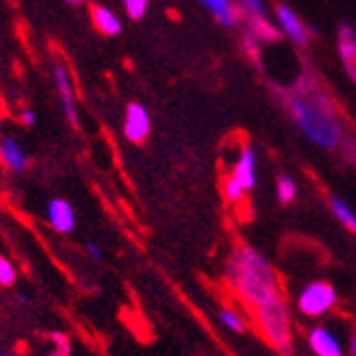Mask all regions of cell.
Here are the masks:
<instances>
[{
	"label": "cell",
	"mask_w": 356,
	"mask_h": 356,
	"mask_svg": "<svg viewBox=\"0 0 356 356\" xmlns=\"http://www.w3.org/2000/svg\"><path fill=\"white\" fill-rule=\"evenodd\" d=\"M276 195L280 204H291L298 195V185L289 174H278L276 178Z\"/></svg>",
	"instance_id": "obj_17"
},
{
	"label": "cell",
	"mask_w": 356,
	"mask_h": 356,
	"mask_svg": "<svg viewBox=\"0 0 356 356\" xmlns=\"http://www.w3.org/2000/svg\"><path fill=\"white\" fill-rule=\"evenodd\" d=\"M235 181L245 189V191H252L257 187V181H259V174H257V150L252 144H243L239 154H237V161H235V168H233V174Z\"/></svg>",
	"instance_id": "obj_10"
},
{
	"label": "cell",
	"mask_w": 356,
	"mask_h": 356,
	"mask_svg": "<svg viewBox=\"0 0 356 356\" xmlns=\"http://www.w3.org/2000/svg\"><path fill=\"white\" fill-rule=\"evenodd\" d=\"M309 346L315 352V356H343V348L337 341V337L322 326L309 332Z\"/></svg>",
	"instance_id": "obj_14"
},
{
	"label": "cell",
	"mask_w": 356,
	"mask_h": 356,
	"mask_svg": "<svg viewBox=\"0 0 356 356\" xmlns=\"http://www.w3.org/2000/svg\"><path fill=\"white\" fill-rule=\"evenodd\" d=\"M152 122L150 113L141 102H131L127 106V113H124V137H127L131 144H144L150 135Z\"/></svg>",
	"instance_id": "obj_7"
},
{
	"label": "cell",
	"mask_w": 356,
	"mask_h": 356,
	"mask_svg": "<svg viewBox=\"0 0 356 356\" xmlns=\"http://www.w3.org/2000/svg\"><path fill=\"white\" fill-rule=\"evenodd\" d=\"M245 189L235 181L233 176H228L226 181H224V195H226V200L230 202V204H235V207H239L241 202H243V198H245Z\"/></svg>",
	"instance_id": "obj_19"
},
{
	"label": "cell",
	"mask_w": 356,
	"mask_h": 356,
	"mask_svg": "<svg viewBox=\"0 0 356 356\" xmlns=\"http://www.w3.org/2000/svg\"><path fill=\"white\" fill-rule=\"evenodd\" d=\"M92 20L96 24V29L102 35H106V38H118V35L122 33V29H124L118 13L111 11L109 7H102V5L92 9Z\"/></svg>",
	"instance_id": "obj_15"
},
{
	"label": "cell",
	"mask_w": 356,
	"mask_h": 356,
	"mask_svg": "<svg viewBox=\"0 0 356 356\" xmlns=\"http://www.w3.org/2000/svg\"><path fill=\"white\" fill-rule=\"evenodd\" d=\"M226 282L248 307H261L280 296L278 274L257 248L239 243L226 261Z\"/></svg>",
	"instance_id": "obj_2"
},
{
	"label": "cell",
	"mask_w": 356,
	"mask_h": 356,
	"mask_svg": "<svg viewBox=\"0 0 356 356\" xmlns=\"http://www.w3.org/2000/svg\"><path fill=\"white\" fill-rule=\"evenodd\" d=\"M328 207L332 211L334 220H339V224L346 226L350 233H356V211L341 198V195L330 193L328 195Z\"/></svg>",
	"instance_id": "obj_16"
},
{
	"label": "cell",
	"mask_w": 356,
	"mask_h": 356,
	"mask_svg": "<svg viewBox=\"0 0 356 356\" xmlns=\"http://www.w3.org/2000/svg\"><path fill=\"white\" fill-rule=\"evenodd\" d=\"M17 120H20V124H24V127H35L38 113H35L33 109H29V106H24V109H20V113H17Z\"/></svg>",
	"instance_id": "obj_22"
},
{
	"label": "cell",
	"mask_w": 356,
	"mask_h": 356,
	"mask_svg": "<svg viewBox=\"0 0 356 356\" xmlns=\"http://www.w3.org/2000/svg\"><path fill=\"white\" fill-rule=\"evenodd\" d=\"M350 350H352V354L356 356V334H354L352 339H350Z\"/></svg>",
	"instance_id": "obj_25"
},
{
	"label": "cell",
	"mask_w": 356,
	"mask_h": 356,
	"mask_svg": "<svg viewBox=\"0 0 356 356\" xmlns=\"http://www.w3.org/2000/svg\"><path fill=\"white\" fill-rule=\"evenodd\" d=\"M46 218L48 224L57 230V233H72L76 226V213L74 207L63 198L50 200L46 207Z\"/></svg>",
	"instance_id": "obj_11"
},
{
	"label": "cell",
	"mask_w": 356,
	"mask_h": 356,
	"mask_svg": "<svg viewBox=\"0 0 356 356\" xmlns=\"http://www.w3.org/2000/svg\"><path fill=\"white\" fill-rule=\"evenodd\" d=\"M274 17H276V24L280 29V33L287 38L293 46L298 48H309L311 46V40H313V33H311V26L305 24V20L284 3H278L274 7Z\"/></svg>",
	"instance_id": "obj_6"
},
{
	"label": "cell",
	"mask_w": 356,
	"mask_h": 356,
	"mask_svg": "<svg viewBox=\"0 0 356 356\" xmlns=\"http://www.w3.org/2000/svg\"><path fill=\"white\" fill-rule=\"evenodd\" d=\"M239 9L241 13L248 15V20L252 22V35H261L263 40H276L278 31L270 22V13L263 0H239Z\"/></svg>",
	"instance_id": "obj_8"
},
{
	"label": "cell",
	"mask_w": 356,
	"mask_h": 356,
	"mask_svg": "<svg viewBox=\"0 0 356 356\" xmlns=\"http://www.w3.org/2000/svg\"><path fill=\"white\" fill-rule=\"evenodd\" d=\"M220 322L233 332H243L245 330V319L235 311V309H220Z\"/></svg>",
	"instance_id": "obj_18"
},
{
	"label": "cell",
	"mask_w": 356,
	"mask_h": 356,
	"mask_svg": "<svg viewBox=\"0 0 356 356\" xmlns=\"http://www.w3.org/2000/svg\"><path fill=\"white\" fill-rule=\"evenodd\" d=\"M334 305H337V291L332 289V284L324 280H315L307 284L298 298V309L309 317H322Z\"/></svg>",
	"instance_id": "obj_4"
},
{
	"label": "cell",
	"mask_w": 356,
	"mask_h": 356,
	"mask_svg": "<svg viewBox=\"0 0 356 356\" xmlns=\"http://www.w3.org/2000/svg\"><path fill=\"white\" fill-rule=\"evenodd\" d=\"M150 0H124V9H127V15L131 20H144V15L148 13Z\"/></svg>",
	"instance_id": "obj_20"
},
{
	"label": "cell",
	"mask_w": 356,
	"mask_h": 356,
	"mask_svg": "<svg viewBox=\"0 0 356 356\" xmlns=\"http://www.w3.org/2000/svg\"><path fill=\"white\" fill-rule=\"evenodd\" d=\"M55 339H57V346H59V352L67 354V343H65V337L63 334H55Z\"/></svg>",
	"instance_id": "obj_24"
},
{
	"label": "cell",
	"mask_w": 356,
	"mask_h": 356,
	"mask_svg": "<svg viewBox=\"0 0 356 356\" xmlns=\"http://www.w3.org/2000/svg\"><path fill=\"white\" fill-rule=\"evenodd\" d=\"M15 278H17V272H15L13 263L7 257L0 254V287H11Z\"/></svg>",
	"instance_id": "obj_21"
},
{
	"label": "cell",
	"mask_w": 356,
	"mask_h": 356,
	"mask_svg": "<svg viewBox=\"0 0 356 356\" xmlns=\"http://www.w3.org/2000/svg\"><path fill=\"white\" fill-rule=\"evenodd\" d=\"M198 3L213 15V20L224 29H233L241 17V9L230 3V0H198Z\"/></svg>",
	"instance_id": "obj_13"
},
{
	"label": "cell",
	"mask_w": 356,
	"mask_h": 356,
	"mask_svg": "<svg viewBox=\"0 0 356 356\" xmlns=\"http://www.w3.org/2000/svg\"><path fill=\"white\" fill-rule=\"evenodd\" d=\"M52 85L57 89V96L61 102V109L65 120L70 122V127H79V104H76V92H74V81L70 70L55 59L52 61Z\"/></svg>",
	"instance_id": "obj_5"
},
{
	"label": "cell",
	"mask_w": 356,
	"mask_h": 356,
	"mask_svg": "<svg viewBox=\"0 0 356 356\" xmlns=\"http://www.w3.org/2000/svg\"><path fill=\"white\" fill-rule=\"evenodd\" d=\"M50 356H67V354H63V352H52Z\"/></svg>",
	"instance_id": "obj_27"
},
{
	"label": "cell",
	"mask_w": 356,
	"mask_h": 356,
	"mask_svg": "<svg viewBox=\"0 0 356 356\" xmlns=\"http://www.w3.org/2000/svg\"><path fill=\"white\" fill-rule=\"evenodd\" d=\"M337 50H339L348 76L356 85V31L346 22L339 24V31H337Z\"/></svg>",
	"instance_id": "obj_12"
},
{
	"label": "cell",
	"mask_w": 356,
	"mask_h": 356,
	"mask_svg": "<svg viewBox=\"0 0 356 356\" xmlns=\"http://www.w3.org/2000/svg\"><path fill=\"white\" fill-rule=\"evenodd\" d=\"M254 319L263 332V337L270 341L280 354L291 356L293 354V334H291V315L284 305L282 296L272 302L254 309Z\"/></svg>",
	"instance_id": "obj_3"
},
{
	"label": "cell",
	"mask_w": 356,
	"mask_h": 356,
	"mask_svg": "<svg viewBox=\"0 0 356 356\" xmlns=\"http://www.w3.org/2000/svg\"><path fill=\"white\" fill-rule=\"evenodd\" d=\"M65 3H70V5H83L85 0H65Z\"/></svg>",
	"instance_id": "obj_26"
},
{
	"label": "cell",
	"mask_w": 356,
	"mask_h": 356,
	"mask_svg": "<svg viewBox=\"0 0 356 356\" xmlns=\"http://www.w3.org/2000/svg\"><path fill=\"white\" fill-rule=\"evenodd\" d=\"M282 102L291 120L313 146L326 152L346 148L348 131L334 102L313 79H300L282 92Z\"/></svg>",
	"instance_id": "obj_1"
},
{
	"label": "cell",
	"mask_w": 356,
	"mask_h": 356,
	"mask_svg": "<svg viewBox=\"0 0 356 356\" xmlns=\"http://www.w3.org/2000/svg\"><path fill=\"white\" fill-rule=\"evenodd\" d=\"M0 161L13 174H24L31 165L29 152L13 135H0Z\"/></svg>",
	"instance_id": "obj_9"
},
{
	"label": "cell",
	"mask_w": 356,
	"mask_h": 356,
	"mask_svg": "<svg viewBox=\"0 0 356 356\" xmlns=\"http://www.w3.org/2000/svg\"><path fill=\"white\" fill-rule=\"evenodd\" d=\"M85 252H87V257L92 259V261H102L104 259V252L100 250L98 243H87L85 245Z\"/></svg>",
	"instance_id": "obj_23"
}]
</instances>
